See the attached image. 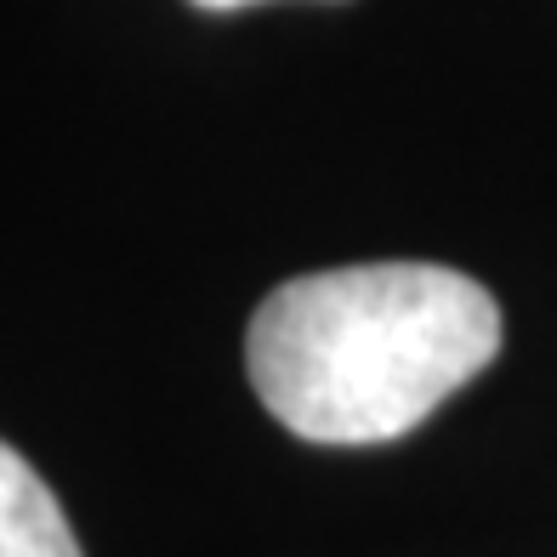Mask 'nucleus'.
Segmentation results:
<instances>
[{"mask_svg":"<svg viewBox=\"0 0 557 557\" xmlns=\"http://www.w3.org/2000/svg\"><path fill=\"white\" fill-rule=\"evenodd\" d=\"M500 352V308L438 262H359L278 285L245 331V375L308 444H393Z\"/></svg>","mask_w":557,"mask_h":557,"instance_id":"f257e3e1","label":"nucleus"},{"mask_svg":"<svg viewBox=\"0 0 557 557\" xmlns=\"http://www.w3.org/2000/svg\"><path fill=\"white\" fill-rule=\"evenodd\" d=\"M0 557H86L46 478L0 444Z\"/></svg>","mask_w":557,"mask_h":557,"instance_id":"f03ea898","label":"nucleus"},{"mask_svg":"<svg viewBox=\"0 0 557 557\" xmlns=\"http://www.w3.org/2000/svg\"><path fill=\"white\" fill-rule=\"evenodd\" d=\"M194 7H206V12H239V7H262V0H194Z\"/></svg>","mask_w":557,"mask_h":557,"instance_id":"7ed1b4c3","label":"nucleus"}]
</instances>
